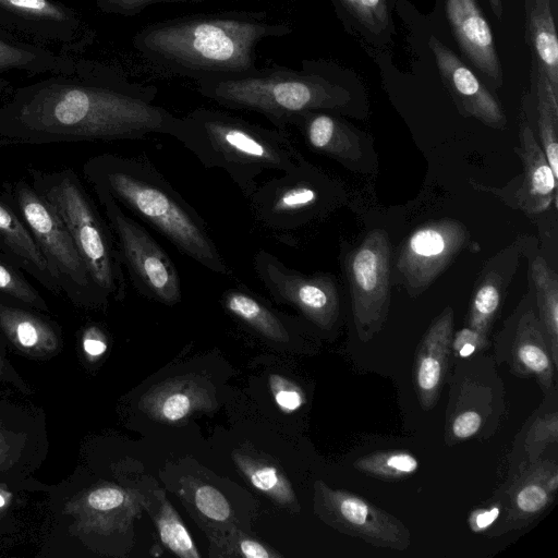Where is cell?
<instances>
[{"instance_id":"obj_1","label":"cell","mask_w":558,"mask_h":558,"mask_svg":"<svg viewBox=\"0 0 558 558\" xmlns=\"http://www.w3.org/2000/svg\"><path fill=\"white\" fill-rule=\"evenodd\" d=\"M156 93L128 82L28 86L0 107V146L175 138L181 117L155 104Z\"/></svg>"},{"instance_id":"obj_2","label":"cell","mask_w":558,"mask_h":558,"mask_svg":"<svg viewBox=\"0 0 558 558\" xmlns=\"http://www.w3.org/2000/svg\"><path fill=\"white\" fill-rule=\"evenodd\" d=\"M291 32L288 21L265 11L199 13L146 25L133 47L160 72L196 82L254 70L259 44Z\"/></svg>"},{"instance_id":"obj_3","label":"cell","mask_w":558,"mask_h":558,"mask_svg":"<svg viewBox=\"0 0 558 558\" xmlns=\"http://www.w3.org/2000/svg\"><path fill=\"white\" fill-rule=\"evenodd\" d=\"M83 173L182 254L218 275L229 272L205 220L149 160L105 153L86 160Z\"/></svg>"},{"instance_id":"obj_4","label":"cell","mask_w":558,"mask_h":558,"mask_svg":"<svg viewBox=\"0 0 558 558\" xmlns=\"http://www.w3.org/2000/svg\"><path fill=\"white\" fill-rule=\"evenodd\" d=\"M175 140L204 167L225 171L245 197L264 172L289 171L303 158L286 131L217 109L196 108L181 117Z\"/></svg>"},{"instance_id":"obj_5","label":"cell","mask_w":558,"mask_h":558,"mask_svg":"<svg viewBox=\"0 0 558 558\" xmlns=\"http://www.w3.org/2000/svg\"><path fill=\"white\" fill-rule=\"evenodd\" d=\"M196 87L219 106L257 112L281 131L306 112L339 110L350 100L345 88L307 61L302 70L257 66L242 74L196 81Z\"/></svg>"},{"instance_id":"obj_6","label":"cell","mask_w":558,"mask_h":558,"mask_svg":"<svg viewBox=\"0 0 558 558\" xmlns=\"http://www.w3.org/2000/svg\"><path fill=\"white\" fill-rule=\"evenodd\" d=\"M34 190L68 230L90 279L107 303L122 301L126 279L113 232L73 169H28Z\"/></svg>"},{"instance_id":"obj_7","label":"cell","mask_w":558,"mask_h":558,"mask_svg":"<svg viewBox=\"0 0 558 558\" xmlns=\"http://www.w3.org/2000/svg\"><path fill=\"white\" fill-rule=\"evenodd\" d=\"M33 234L62 293L76 306L93 308L105 301L97 292L68 230L50 205L34 190L31 182L20 179L3 190Z\"/></svg>"},{"instance_id":"obj_8","label":"cell","mask_w":558,"mask_h":558,"mask_svg":"<svg viewBox=\"0 0 558 558\" xmlns=\"http://www.w3.org/2000/svg\"><path fill=\"white\" fill-rule=\"evenodd\" d=\"M104 210L123 268L134 288L150 300L166 305L181 301L179 271L167 252L106 191L93 189Z\"/></svg>"},{"instance_id":"obj_9","label":"cell","mask_w":558,"mask_h":558,"mask_svg":"<svg viewBox=\"0 0 558 558\" xmlns=\"http://www.w3.org/2000/svg\"><path fill=\"white\" fill-rule=\"evenodd\" d=\"M246 198L257 223L283 238L318 214L326 201V187L302 158L293 169L257 185Z\"/></svg>"},{"instance_id":"obj_10","label":"cell","mask_w":558,"mask_h":558,"mask_svg":"<svg viewBox=\"0 0 558 558\" xmlns=\"http://www.w3.org/2000/svg\"><path fill=\"white\" fill-rule=\"evenodd\" d=\"M354 324L366 342L383 328L390 304V244L385 230L371 231L344 260Z\"/></svg>"},{"instance_id":"obj_11","label":"cell","mask_w":558,"mask_h":558,"mask_svg":"<svg viewBox=\"0 0 558 558\" xmlns=\"http://www.w3.org/2000/svg\"><path fill=\"white\" fill-rule=\"evenodd\" d=\"M49 450L44 410L0 398V486L44 489L34 475Z\"/></svg>"},{"instance_id":"obj_12","label":"cell","mask_w":558,"mask_h":558,"mask_svg":"<svg viewBox=\"0 0 558 558\" xmlns=\"http://www.w3.org/2000/svg\"><path fill=\"white\" fill-rule=\"evenodd\" d=\"M254 268L264 288L277 302L293 306L322 329L328 330L336 324L340 300L331 276L304 275L266 250L255 254Z\"/></svg>"},{"instance_id":"obj_13","label":"cell","mask_w":558,"mask_h":558,"mask_svg":"<svg viewBox=\"0 0 558 558\" xmlns=\"http://www.w3.org/2000/svg\"><path fill=\"white\" fill-rule=\"evenodd\" d=\"M315 507L327 524L373 546L402 551L411 544L410 531L399 519L348 490L317 482Z\"/></svg>"},{"instance_id":"obj_14","label":"cell","mask_w":558,"mask_h":558,"mask_svg":"<svg viewBox=\"0 0 558 558\" xmlns=\"http://www.w3.org/2000/svg\"><path fill=\"white\" fill-rule=\"evenodd\" d=\"M468 239L464 225L440 219L417 228L407 239L397 269L411 294H420L447 268Z\"/></svg>"},{"instance_id":"obj_15","label":"cell","mask_w":558,"mask_h":558,"mask_svg":"<svg viewBox=\"0 0 558 558\" xmlns=\"http://www.w3.org/2000/svg\"><path fill=\"white\" fill-rule=\"evenodd\" d=\"M429 47L444 83L461 112L489 126L502 129L506 118L500 105L476 75L437 38L430 37Z\"/></svg>"},{"instance_id":"obj_16","label":"cell","mask_w":558,"mask_h":558,"mask_svg":"<svg viewBox=\"0 0 558 558\" xmlns=\"http://www.w3.org/2000/svg\"><path fill=\"white\" fill-rule=\"evenodd\" d=\"M0 332L21 354L48 360L63 349L61 327L43 312L0 300Z\"/></svg>"},{"instance_id":"obj_17","label":"cell","mask_w":558,"mask_h":558,"mask_svg":"<svg viewBox=\"0 0 558 558\" xmlns=\"http://www.w3.org/2000/svg\"><path fill=\"white\" fill-rule=\"evenodd\" d=\"M446 14L461 51L496 85H501L493 34L476 0H446Z\"/></svg>"},{"instance_id":"obj_18","label":"cell","mask_w":558,"mask_h":558,"mask_svg":"<svg viewBox=\"0 0 558 558\" xmlns=\"http://www.w3.org/2000/svg\"><path fill=\"white\" fill-rule=\"evenodd\" d=\"M453 311L446 307L422 338L414 361V383L420 404L430 410L437 402L451 350Z\"/></svg>"},{"instance_id":"obj_19","label":"cell","mask_w":558,"mask_h":558,"mask_svg":"<svg viewBox=\"0 0 558 558\" xmlns=\"http://www.w3.org/2000/svg\"><path fill=\"white\" fill-rule=\"evenodd\" d=\"M0 250L48 291L62 294L59 281L4 191L0 193Z\"/></svg>"},{"instance_id":"obj_20","label":"cell","mask_w":558,"mask_h":558,"mask_svg":"<svg viewBox=\"0 0 558 558\" xmlns=\"http://www.w3.org/2000/svg\"><path fill=\"white\" fill-rule=\"evenodd\" d=\"M524 166L523 182L518 192V202L526 214H539L557 201V178L546 156L527 125L520 130L518 149Z\"/></svg>"},{"instance_id":"obj_21","label":"cell","mask_w":558,"mask_h":558,"mask_svg":"<svg viewBox=\"0 0 558 558\" xmlns=\"http://www.w3.org/2000/svg\"><path fill=\"white\" fill-rule=\"evenodd\" d=\"M512 353L518 373L536 378L545 392L553 388L556 367L544 328L533 308L519 320Z\"/></svg>"},{"instance_id":"obj_22","label":"cell","mask_w":558,"mask_h":558,"mask_svg":"<svg viewBox=\"0 0 558 558\" xmlns=\"http://www.w3.org/2000/svg\"><path fill=\"white\" fill-rule=\"evenodd\" d=\"M293 126L303 134L314 150L342 162L360 159V140L349 125L325 111H310L299 117Z\"/></svg>"},{"instance_id":"obj_23","label":"cell","mask_w":558,"mask_h":558,"mask_svg":"<svg viewBox=\"0 0 558 558\" xmlns=\"http://www.w3.org/2000/svg\"><path fill=\"white\" fill-rule=\"evenodd\" d=\"M225 308L240 322L268 340L287 342L290 332L280 316L244 287L228 289L222 296Z\"/></svg>"},{"instance_id":"obj_24","label":"cell","mask_w":558,"mask_h":558,"mask_svg":"<svg viewBox=\"0 0 558 558\" xmlns=\"http://www.w3.org/2000/svg\"><path fill=\"white\" fill-rule=\"evenodd\" d=\"M529 20L539 74L558 99V40L550 0H534Z\"/></svg>"},{"instance_id":"obj_25","label":"cell","mask_w":558,"mask_h":558,"mask_svg":"<svg viewBox=\"0 0 558 558\" xmlns=\"http://www.w3.org/2000/svg\"><path fill=\"white\" fill-rule=\"evenodd\" d=\"M209 402L207 391L197 383L187 379L163 385L145 400L146 409L154 417L170 423L206 408Z\"/></svg>"},{"instance_id":"obj_26","label":"cell","mask_w":558,"mask_h":558,"mask_svg":"<svg viewBox=\"0 0 558 558\" xmlns=\"http://www.w3.org/2000/svg\"><path fill=\"white\" fill-rule=\"evenodd\" d=\"M530 277L536 294L539 320L544 328L551 361L558 366V278L543 257L537 256L530 266Z\"/></svg>"},{"instance_id":"obj_27","label":"cell","mask_w":558,"mask_h":558,"mask_svg":"<svg viewBox=\"0 0 558 558\" xmlns=\"http://www.w3.org/2000/svg\"><path fill=\"white\" fill-rule=\"evenodd\" d=\"M556 464L542 462L526 471L511 489L510 515L514 521L531 520L541 514L555 497L546 487V477Z\"/></svg>"},{"instance_id":"obj_28","label":"cell","mask_w":558,"mask_h":558,"mask_svg":"<svg viewBox=\"0 0 558 558\" xmlns=\"http://www.w3.org/2000/svg\"><path fill=\"white\" fill-rule=\"evenodd\" d=\"M506 280L496 269H486L471 300L468 326L488 335L500 307Z\"/></svg>"},{"instance_id":"obj_29","label":"cell","mask_w":558,"mask_h":558,"mask_svg":"<svg viewBox=\"0 0 558 558\" xmlns=\"http://www.w3.org/2000/svg\"><path fill=\"white\" fill-rule=\"evenodd\" d=\"M233 459L250 483L282 505H294L295 495L290 482L274 465L251 457L234 453Z\"/></svg>"},{"instance_id":"obj_30","label":"cell","mask_w":558,"mask_h":558,"mask_svg":"<svg viewBox=\"0 0 558 558\" xmlns=\"http://www.w3.org/2000/svg\"><path fill=\"white\" fill-rule=\"evenodd\" d=\"M0 300L39 312H49L46 300L26 279L24 271L0 250Z\"/></svg>"},{"instance_id":"obj_31","label":"cell","mask_w":558,"mask_h":558,"mask_svg":"<svg viewBox=\"0 0 558 558\" xmlns=\"http://www.w3.org/2000/svg\"><path fill=\"white\" fill-rule=\"evenodd\" d=\"M353 465L367 475L385 481H399L414 474L420 463L411 452L385 450L364 456Z\"/></svg>"},{"instance_id":"obj_32","label":"cell","mask_w":558,"mask_h":558,"mask_svg":"<svg viewBox=\"0 0 558 558\" xmlns=\"http://www.w3.org/2000/svg\"><path fill=\"white\" fill-rule=\"evenodd\" d=\"M156 524L159 537L169 550L183 558L201 557L187 529L169 502L163 501Z\"/></svg>"},{"instance_id":"obj_33","label":"cell","mask_w":558,"mask_h":558,"mask_svg":"<svg viewBox=\"0 0 558 558\" xmlns=\"http://www.w3.org/2000/svg\"><path fill=\"white\" fill-rule=\"evenodd\" d=\"M538 97V130L543 151L548 165L558 179V112L551 106L549 93L544 81L538 76L537 81Z\"/></svg>"},{"instance_id":"obj_34","label":"cell","mask_w":558,"mask_h":558,"mask_svg":"<svg viewBox=\"0 0 558 558\" xmlns=\"http://www.w3.org/2000/svg\"><path fill=\"white\" fill-rule=\"evenodd\" d=\"M0 10L29 23H70V13L51 0H0Z\"/></svg>"},{"instance_id":"obj_35","label":"cell","mask_w":558,"mask_h":558,"mask_svg":"<svg viewBox=\"0 0 558 558\" xmlns=\"http://www.w3.org/2000/svg\"><path fill=\"white\" fill-rule=\"evenodd\" d=\"M558 439V416L557 412L547 413L538 417L530 427L525 437V448L530 461L535 463L544 449L557 442Z\"/></svg>"},{"instance_id":"obj_36","label":"cell","mask_w":558,"mask_h":558,"mask_svg":"<svg viewBox=\"0 0 558 558\" xmlns=\"http://www.w3.org/2000/svg\"><path fill=\"white\" fill-rule=\"evenodd\" d=\"M366 28L379 33L388 25L386 0H340Z\"/></svg>"},{"instance_id":"obj_37","label":"cell","mask_w":558,"mask_h":558,"mask_svg":"<svg viewBox=\"0 0 558 558\" xmlns=\"http://www.w3.org/2000/svg\"><path fill=\"white\" fill-rule=\"evenodd\" d=\"M196 508L210 520L225 522L231 514V508L225 496L210 485H198L194 489Z\"/></svg>"},{"instance_id":"obj_38","label":"cell","mask_w":558,"mask_h":558,"mask_svg":"<svg viewBox=\"0 0 558 558\" xmlns=\"http://www.w3.org/2000/svg\"><path fill=\"white\" fill-rule=\"evenodd\" d=\"M269 386L276 404L286 413L296 411L305 402L302 389L286 377L278 374L270 375Z\"/></svg>"},{"instance_id":"obj_39","label":"cell","mask_w":558,"mask_h":558,"mask_svg":"<svg viewBox=\"0 0 558 558\" xmlns=\"http://www.w3.org/2000/svg\"><path fill=\"white\" fill-rule=\"evenodd\" d=\"M51 62L45 61L40 54L25 47L0 38V71L10 69H34L36 64ZM56 62V61H52Z\"/></svg>"},{"instance_id":"obj_40","label":"cell","mask_w":558,"mask_h":558,"mask_svg":"<svg viewBox=\"0 0 558 558\" xmlns=\"http://www.w3.org/2000/svg\"><path fill=\"white\" fill-rule=\"evenodd\" d=\"M101 10L123 16H134L158 3H198L205 0H97Z\"/></svg>"},{"instance_id":"obj_41","label":"cell","mask_w":558,"mask_h":558,"mask_svg":"<svg viewBox=\"0 0 558 558\" xmlns=\"http://www.w3.org/2000/svg\"><path fill=\"white\" fill-rule=\"evenodd\" d=\"M8 342L0 332V385H11L24 395L33 393L31 386L22 378L8 357Z\"/></svg>"},{"instance_id":"obj_42","label":"cell","mask_w":558,"mask_h":558,"mask_svg":"<svg viewBox=\"0 0 558 558\" xmlns=\"http://www.w3.org/2000/svg\"><path fill=\"white\" fill-rule=\"evenodd\" d=\"M482 422V416L476 411L468 410L461 412L454 416L450 424V437L456 441L471 438L480 430Z\"/></svg>"},{"instance_id":"obj_43","label":"cell","mask_w":558,"mask_h":558,"mask_svg":"<svg viewBox=\"0 0 558 558\" xmlns=\"http://www.w3.org/2000/svg\"><path fill=\"white\" fill-rule=\"evenodd\" d=\"M464 344H472L477 350L484 349L488 344L487 335L469 326L462 328L456 332L454 337L452 336L451 349L457 352Z\"/></svg>"},{"instance_id":"obj_44","label":"cell","mask_w":558,"mask_h":558,"mask_svg":"<svg viewBox=\"0 0 558 558\" xmlns=\"http://www.w3.org/2000/svg\"><path fill=\"white\" fill-rule=\"evenodd\" d=\"M500 509L498 506L490 508H478L469 515V527L474 533L486 531L499 517Z\"/></svg>"},{"instance_id":"obj_45","label":"cell","mask_w":558,"mask_h":558,"mask_svg":"<svg viewBox=\"0 0 558 558\" xmlns=\"http://www.w3.org/2000/svg\"><path fill=\"white\" fill-rule=\"evenodd\" d=\"M83 350L89 357L102 355L107 350L105 335L96 327L86 329L83 336Z\"/></svg>"},{"instance_id":"obj_46","label":"cell","mask_w":558,"mask_h":558,"mask_svg":"<svg viewBox=\"0 0 558 558\" xmlns=\"http://www.w3.org/2000/svg\"><path fill=\"white\" fill-rule=\"evenodd\" d=\"M239 555L246 558H270L276 556L264 545L252 538H244L238 544Z\"/></svg>"},{"instance_id":"obj_47","label":"cell","mask_w":558,"mask_h":558,"mask_svg":"<svg viewBox=\"0 0 558 558\" xmlns=\"http://www.w3.org/2000/svg\"><path fill=\"white\" fill-rule=\"evenodd\" d=\"M489 3H490V7H492V10L494 12V14L500 19L501 17V13H502V4H501V0H488Z\"/></svg>"},{"instance_id":"obj_48","label":"cell","mask_w":558,"mask_h":558,"mask_svg":"<svg viewBox=\"0 0 558 558\" xmlns=\"http://www.w3.org/2000/svg\"><path fill=\"white\" fill-rule=\"evenodd\" d=\"M9 523V513L0 514V532H3L5 529H1L4 524Z\"/></svg>"}]
</instances>
